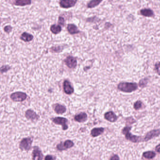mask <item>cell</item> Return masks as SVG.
I'll return each mask as SVG.
<instances>
[{"label": "cell", "mask_w": 160, "mask_h": 160, "mask_svg": "<svg viewBox=\"0 0 160 160\" xmlns=\"http://www.w3.org/2000/svg\"><path fill=\"white\" fill-rule=\"evenodd\" d=\"M142 102L141 101H137L134 104V108L136 110H139L142 107Z\"/></svg>", "instance_id": "obj_26"}, {"label": "cell", "mask_w": 160, "mask_h": 160, "mask_svg": "<svg viewBox=\"0 0 160 160\" xmlns=\"http://www.w3.org/2000/svg\"><path fill=\"white\" fill-rule=\"evenodd\" d=\"M104 128L103 127H95L91 130L90 135L93 138H95L101 135L104 132Z\"/></svg>", "instance_id": "obj_14"}, {"label": "cell", "mask_w": 160, "mask_h": 160, "mask_svg": "<svg viewBox=\"0 0 160 160\" xmlns=\"http://www.w3.org/2000/svg\"><path fill=\"white\" fill-rule=\"evenodd\" d=\"M31 3L32 1L30 0H17L15 1L14 3V4L15 6L21 7L31 5Z\"/></svg>", "instance_id": "obj_20"}, {"label": "cell", "mask_w": 160, "mask_h": 160, "mask_svg": "<svg viewBox=\"0 0 160 160\" xmlns=\"http://www.w3.org/2000/svg\"><path fill=\"white\" fill-rule=\"evenodd\" d=\"M57 157L54 155H47L44 158V160H56Z\"/></svg>", "instance_id": "obj_28"}, {"label": "cell", "mask_w": 160, "mask_h": 160, "mask_svg": "<svg viewBox=\"0 0 160 160\" xmlns=\"http://www.w3.org/2000/svg\"><path fill=\"white\" fill-rule=\"evenodd\" d=\"M77 1L76 0H62L60 1V6L63 9H69L74 6Z\"/></svg>", "instance_id": "obj_10"}, {"label": "cell", "mask_w": 160, "mask_h": 160, "mask_svg": "<svg viewBox=\"0 0 160 160\" xmlns=\"http://www.w3.org/2000/svg\"><path fill=\"white\" fill-rule=\"evenodd\" d=\"M58 24L60 25V26H65V20L62 16H59L58 17Z\"/></svg>", "instance_id": "obj_29"}, {"label": "cell", "mask_w": 160, "mask_h": 160, "mask_svg": "<svg viewBox=\"0 0 160 160\" xmlns=\"http://www.w3.org/2000/svg\"><path fill=\"white\" fill-rule=\"evenodd\" d=\"M12 30V27L11 26H5L4 28V31L5 32L9 34Z\"/></svg>", "instance_id": "obj_30"}, {"label": "cell", "mask_w": 160, "mask_h": 160, "mask_svg": "<svg viewBox=\"0 0 160 160\" xmlns=\"http://www.w3.org/2000/svg\"><path fill=\"white\" fill-rule=\"evenodd\" d=\"M51 49L55 52H60L62 51V50H61V46H54L52 47Z\"/></svg>", "instance_id": "obj_31"}, {"label": "cell", "mask_w": 160, "mask_h": 160, "mask_svg": "<svg viewBox=\"0 0 160 160\" xmlns=\"http://www.w3.org/2000/svg\"><path fill=\"white\" fill-rule=\"evenodd\" d=\"M63 91L66 94L71 95L74 92L73 87L69 80H65L63 83Z\"/></svg>", "instance_id": "obj_12"}, {"label": "cell", "mask_w": 160, "mask_h": 160, "mask_svg": "<svg viewBox=\"0 0 160 160\" xmlns=\"http://www.w3.org/2000/svg\"><path fill=\"white\" fill-rule=\"evenodd\" d=\"M88 119V116L85 112H81L77 114L74 116V120L79 123H85Z\"/></svg>", "instance_id": "obj_11"}, {"label": "cell", "mask_w": 160, "mask_h": 160, "mask_svg": "<svg viewBox=\"0 0 160 160\" xmlns=\"http://www.w3.org/2000/svg\"><path fill=\"white\" fill-rule=\"evenodd\" d=\"M110 160H119V158L117 155H114L113 156H112L110 158Z\"/></svg>", "instance_id": "obj_32"}, {"label": "cell", "mask_w": 160, "mask_h": 160, "mask_svg": "<svg viewBox=\"0 0 160 160\" xmlns=\"http://www.w3.org/2000/svg\"><path fill=\"white\" fill-rule=\"evenodd\" d=\"M50 29L51 32L53 34H57L60 33L62 31V27L60 25L54 24V25H51Z\"/></svg>", "instance_id": "obj_21"}, {"label": "cell", "mask_w": 160, "mask_h": 160, "mask_svg": "<svg viewBox=\"0 0 160 160\" xmlns=\"http://www.w3.org/2000/svg\"><path fill=\"white\" fill-rule=\"evenodd\" d=\"M51 120L56 125H60L62 126V129L63 130H66L68 129L69 120L66 118L61 116H57L51 118Z\"/></svg>", "instance_id": "obj_3"}, {"label": "cell", "mask_w": 160, "mask_h": 160, "mask_svg": "<svg viewBox=\"0 0 160 160\" xmlns=\"http://www.w3.org/2000/svg\"><path fill=\"white\" fill-rule=\"evenodd\" d=\"M155 150H156V152L160 153V144L156 146V147H155Z\"/></svg>", "instance_id": "obj_33"}, {"label": "cell", "mask_w": 160, "mask_h": 160, "mask_svg": "<svg viewBox=\"0 0 160 160\" xmlns=\"http://www.w3.org/2000/svg\"><path fill=\"white\" fill-rule=\"evenodd\" d=\"M104 118L106 120L110 122H115L117 120V116L112 111H108L104 114Z\"/></svg>", "instance_id": "obj_16"}, {"label": "cell", "mask_w": 160, "mask_h": 160, "mask_svg": "<svg viewBox=\"0 0 160 160\" xmlns=\"http://www.w3.org/2000/svg\"><path fill=\"white\" fill-rule=\"evenodd\" d=\"M154 70L158 75L160 76V61L155 63Z\"/></svg>", "instance_id": "obj_25"}, {"label": "cell", "mask_w": 160, "mask_h": 160, "mask_svg": "<svg viewBox=\"0 0 160 160\" xmlns=\"http://www.w3.org/2000/svg\"><path fill=\"white\" fill-rule=\"evenodd\" d=\"M26 93L22 92H15L10 94V98L15 102H23L27 99Z\"/></svg>", "instance_id": "obj_5"}, {"label": "cell", "mask_w": 160, "mask_h": 160, "mask_svg": "<svg viewBox=\"0 0 160 160\" xmlns=\"http://www.w3.org/2000/svg\"><path fill=\"white\" fill-rule=\"evenodd\" d=\"M148 83H149V79L147 77L144 78L139 80L138 85L140 87L143 88L147 87Z\"/></svg>", "instance_id": "obj_24"}, {"label": "cell", "mask_w": 160, "mask_h": 160, "mask_svg": "<svg viewBox=\"0 0 160 160\" xmlns=\"http://www.w3.org/2000/svg\"><path fill=\"white\" fill-rule=\"evenodd\" d=\"M33 138L28 137L24 138L21 140L19 145V148L22 151L28 152L32 148Z\"/></svg>", "instance_id": "obj_2"}, {"label": "cell", "mask_w": 160, "mask_h": 160, "mask_svg": "<svg viewBox=\"0 0 160 160\" xmlns=\"http://www.w3.org/2000/svg\"><path fill=\"white\" fill-rule=\"evenodd\" d=\"M64 63L69 68L71 69H75L77 65V61L76 59L72 56H67L64 60Z\"/></svg>", "instance_id": "obj_9"}, {"label": "cell", "mask_w": 160, "mask_h": 160, "mask_svg": "<svg viewBox=\"0 0 160 160\" xmlns=\"http://www.w3.org/2000/svg\"><path fill=\"white\" fill-rule=\"evenodd\" d=\"M75 145V144L73 141L70 139H67L64 142H61L57 145L56 148L58 151H65L66 150L71 149Z\"/></svg>", "instance_id": "obj_4"}, {"label": "cell", "mask_w": 160, "mask_h": 160, "mask_svg": "<svg viewBox=\"0 0 160 160\" xmlns=\"http://www.w3.org/2000/svg\"><path fill=\"white\" fill-rule=\"evenodd\" d=\"M140 13L144 17H153L155 16L154 11L148 8H144L141 9L140 10Z\"/></svg>", "instance_id": "obj_15"}, {"label": "cell", "mask_w": 160, "mask_h": 160, "mask_svg": "<svg viewBox=\"0 0 160 160\" xmlns=\"http://www.w3.org/2000/svg\"><path fill=\"white\" fill-rule=\"evenodd\" d=\"M160 130H151L146 135L145 140V141H149L154 137H157L160 135Z\"/></svg>", "instance_id": "obj_17"}, {"label": "cell", "mask_w": 160, "mask_h": 160, "mask_svg": "<svg viewBox=\"0 0 160 160\" xmlns=\"http://www.w3.org/2000/svg\"><path fill=\"white\" fill-rule=\"evenodd\" d=\"M25 118L27 120H30L32 122H37L40 119V116L36 113L35 111L31 109L26 110L25 114Z\"/></svg>", "instance_id": "obj_6"}, {"label": "cell", "mask_w": 160, "mask_h": 160, "mask_svg": "<svg viewBox=\"0 0 160 160\" xmlns=\"http://www.w3.org/2000/svg\"><path fill=\"white\" fill-rule=\"evenodd\" d=\"M155 155V153L153 151H147L144 153L143 155L146 159H151L154 158Z\"/></svg>", "instance_id": "obj_23"}, {"label": "cell", "mask_w": 160, "mask_h": 160, "mask_svg": "<svg viewBox=\"0 0 160 160\" xmlns=\"http://www.w3.org/2000/svg\"><path fill=\"white\" fill-rule=\"evenodd\" d=\"M32 157V160H42L44 157V155L40 147L37 146L33 147Z\"/></svg>", "instance_id": "obj_8"}, {"label": "cell", "mask_w": 160, "mask_h": 160, "mask_svg": "<svg viewBox=\"0 0 160 160\" xmlns=\"http://www.w3.org/2000/svg\"><path fill=\"white\" fill-rule=\"evenodd\" d=\"M53 108L55 113L58 115H63L67 111L65 106L59 103H56L53 105Z\"/></svg>", "instance_id": "obj_13"}, {"label": "cell", "mask_w": 160, "mask_h": 160, "mask_svg": "<svg viewBox=\"0 0 160 160\" xmlns=\"http://www.w3.org/2000/svg\"><path fill=\"white\" fill-rule=\"evenodd\" d=\"M10 69H11V68H10L9 65H3V66H1V73L7 72L8 71H9V70H10Z\"/></svg>", "instance_id": "obj_27"}, {"label": "cell", "mask_w": 160, "mask_h": 160, "mask_svg": "<svg viewBox=\"0 0 160 160\" xmlns=\"http://www.w3.org/2000/svg\"><path fill=\"white\" fill-rule=\"evenodd\" d=\"M131 127H126L124 128L123 130V134H124L125 138L129 141H130L132 142H137L139 141V137H137L136 136L133 135L130 133V131Z\"/></svg>", "instance_id": "obj_7"}, {"label": "cell", "mask_w": 160, "mask_h": 160, "mask_svg": "<svg viewBox=\"0 0 160 160\" xmlns=\"http://www.w3.org/2000/svg\"><path fill=\"white\" fill-rule=\"evenodd\" d=\"M118 90L126 93H130L137 90L138 88V85L135 82H122L117 85Z\"/></svg>", "instance_id": "obj_1"}, {"label": "cell", "mask_w": 160, "mask_h": 160, "mask_svg": "<svg viewBox=\"0 0 160 160\" xmlns=\"http://www.w3.org/2000/svg\"><path fill=\"white\" fill-rule=\"evenodd\" d=\"M102 1H98V0H94V1H89L87 4V7L89 9H92V8H95L99 5L102 2Z\"/></svg>", "instance_id": "obj_22"}, {"label": "cell", "mask_w": 160, "mask_h": 160, "mask_svg": "<svg viewBox=\"0 0 160 160\" xmlns=\"http://www.w3.org/2000/svg\"><path fill=\"white\" fill-rule=\"evenodd\" d=\"M67 28L69 33L71 35L79 34L80 32L77 26L73 24H69L67 25Z\"/></svg>", "instance_id": "obj_18"}, {"label": "cell", "mask_w": 160, "mask_h": 160, "mask_svg": "<svg viewBox=\"0 0 160 160\" xmlns=\"http://www.w3.org/2000/svg\"><path fill=\"white\" fill-rule=\"evenodd\" d=\"M20 39L26 42H28L34 39V36L28 32H24L21 35Z\"/></svg>", "instance_id": "obj_19"}]
</instances>
